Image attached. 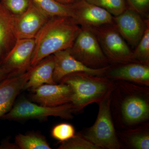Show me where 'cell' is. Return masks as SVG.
<instances>
[{"instance_id": "6da1fadb", "label": "cell", "mask_w": 149, "mask_h": 149, "mask_svg": "<svg viewBox=\"0 0 149 149\" xmlns=\"http://www.w3.org/2000/svg\"><path fill=\"white\" fill-rule=\"evenodd\" d=\"M113 80L111 109L116 128L124 130L148 123V86Z\"/></svg>"}, {"instance_id": "7a4b0ae2", "label": "cell", "mask_w": 149, "mask_h": 149, "mask_svg": "<svg viewBox=\"0 0 149 149\" xmlns=\"http://www.w3.org/2000/svg\"><path fill=\"white\" fill-rule=\"evenodd\" d=\"M81 29L72 17H51L35 37L31 66L58 51L71 48Z\"/></svg>"}, {"instance_id": "3957f363", "label": "cell", "mask_w": 149, "mask_h": 149, "mask_svg": "<svg viewBox=\"0 0 149 149\" xmlns=\"http://www.w3.org/2000/svg\"><path fill=\"white\" fill-rule=\"evenodd\" d=\"M67 84L73 92L71 103L74 113L81 112L90 104H98L113 90L114 80L105 76L84 72H73L63 77L59 83Z\"/></svg>"}, {"instance_id": "277c9868", "label": "cell", "mask_w": 149, "mask_h": 149, "mask_svg": "<svg viewBox=\"0 0 149 149\" xmlns=\"http://www.w3.org/2000/svg\"><path fill=\"white\" fill-rule=\"evenodd\" d=\"M112 92L98 104V113L94 124L80 132L85 139L99 149L122 148L111 114Z\"/></svg>"}, {"instance_id": "5b68a950", "label": "cell", "mask_w": 149, "mask_h": 149, "mask_svg": "<svg viewBox=\"0 0 149 149\" xmlns=\"http://www.w3.org/2000/svg\"><path fill=\"white\" fill-rule=\"evenodd\" d=\"M68 49L74 58L90 68L98 69L109 65L108 60L90 28L82 27L72 47Z\"/></svg>"}, {"instance_id": "8992f818", "label": "cell", "mask_w": 149, "mask_h": 149, "mask_svg": "<svg viewBox=\"0 0 149 149\" xmlns=\"http://www.w3.org/2000/svg\"><path fill=\"white\" fill-rule=\"evenodd\" d=\"M90 29L100 43L103 52L109 61L113 63L134 62L133 52L116 28L107 25Z\"/></svg>"}, {"instance_id": "52a82bcc", "label": "cell", "mask_w": 149, "mask_h": 149, "mask_svg": "<svg viewBox=\"0 0 149 149\" xmlns=\"http://www.w3.org/2000/svg\"><path fill=\"white\" fill-rule=\"evenodd\" d=\"M74 113V108L71 103L58 106L48 107L24 100L18 102L1 119L17 120L54 116L70 119L73 118L72 114Z\"/></svg>"}, {"instance_id": "ba28073f", "label": "cell", "mask_w": 149, "mask_h": 149, "mask_svg": "<svg viewBox=\"0 0 149 149\" xmlns=\"http://www.w3.org/2000/svg\"><path fill=\"white\" fill-rule=\"evenodd\" d=\"M70 6L72 18L83 28H94L113 23V17L109 12L85 0Z\"/></svg>"}, {"instance_id": "9c48e42d", "label": "cell", "mask_w": 149, "mask_h": 149, "mask_svg": "<svg viewBox=\"0 0 149 149\" xmlns=\"http://www.w3.org/2000/svg\"><path fill=\"white\" fill-rule=\"evenodd\" d=\"M35 45V38L17 40L0 62V66L11 70L15 75L26 72L32 67L31 60Z\"/></svg>"}, {"instance_id": "30bf717a", "label": "cell", "mask_w": 149, "mask_h": 149, "mask_svg": "<svg viewBox=\"0 0 149 149\" xmlns=\"http://www.w3.org/2000/svg\"><path fill=\"white\" fill-rule=\"evenodd\" d=\"M50 17L30 0L28 8L16 16V36L17 40L35 38Z\"/></svg>"}, {"instance_id": "8fae6325", "label": "cell", "mask_w": 149, "mask_h": 149, "mask_svg": "<svg viewBox=\"0 0 149 149\" xmlns=\"http://www.w3.org/2000/svg\"><path fill=\"white\" fill-rule=\"evenodd\" d=\"M54 68V81L58 84L66 75L73 72H84L98 76H105L109 65L98 69L86 66L70 54L69 49L58 51L53 54Z\"/></svg>"}, {"instance_id": "7c38bea8", "label": "cell", "mask_w": 149, "mask_h": 149, "mask_svg": "<svg viewBox=\"0 0 149 149\" xmlns=\"http://www.w3.org/2000/svg\"><path fill=\"white\" fill-rule=\"evenodd\" d=\"M32 91V100L45 107H56L71 103L73 97L70 86L62 83L44 84Z\"/></svg>"}, {"instance_id": "4fadbf2b", "label": "cell", "mask_w": 149, "mask_h": 149, "mask_svg": "<svg viewBox=\"0 0 149 149\" xmlns=\"http://www.w3.org/2000/svg\"><path fill=\"white\" fill-rule=\"evenodd\" d=\"M109 65L105 76L113 80H123L149 87V64L136 62Z\"/></svg>"}, {"instance_id": "5bb4252c", "label": "cell", "mask_w": 149, "mask_h": 149, "mask_svg": "<svg viewBox=\"0 0 149 149\" xmlns=\"http://www.w3.org/2000/svg\"><path fill=\"white\" fill-rule=\"evenodd\" d=\"M33 67L26 72L10 76L0 82V119L13 106L16 97L29 80Z\"/></svg>"}, {"instance_id": "9a60e30c", "label": "cell", "mask_w": 149, "mask_h": 149, "mask_svg": "<svg viewBox=\"0 0 149 149\" xmlns=\"http://www.w3.org/2000/svg\"><path fill=\"white\" fill-rule=\"evenodd\" d=\"M114 20L116 29L123 39L132 45H137L146 29L143 21L138 13L131 8L126 9Z\"/></svg>"}, {"instance_id": "2e32d148", "label": "cell", "mask_w": 149, "mask_h": 149, "mask_svg": "<svg viewBox=\"0 0 149 149\" xmlns=\"http://www.w3.org/2000/svg\"><path fill=\"white\" fill-rule=\"evenodd\" d=\"M16 16L0 2V62L17 41Z\"/></svg>"}, {"instance_id": "e0dca14e", "label": "cell", "mask_w": 149, "mask_h": 149, "mask_svg": "<svg viewBox=\"0 0 149 149\" xmlns=\"http://www.w3.org/2000/svg\"><path fill=\"white\" fill-rule=\"evenodd\" d=\"M122 148L149 149V123L135 128L116 130Z\"/></svg>"}, {"instance_id": "ac0fdd59", "label": "cell", "mask_w": 149, "mask_h": 149, "mask_svg": "<svg viewBox=\"0 0 149 149\" xmlns=\"http://www.w3.org/2000/svg\"><path fill=\"white\" fill-rule=\"evenodd\" d=\"M54 58L53 54L48 56L33 67L29 80L23 90H32L44 84H57L53 78Z\"/></svg>"}, {"instance_id": "d6986e66", "label": "cell", "mask_w": 149, "mask_h": 149, "mask_svg": "<svg viewBox=\"0 0 149 149\" xmlns=\"http://www.w3.org/2000/svg\"><path fill=\"white\" fill-rule=\"evenodd\" d=\"M50 17H72L70 4H64L56 0H31Z\"/></svg>"}, {"instance_id": "ffe728a7", "label": "cell", "mask_w": 149, "mask_h": 149, "mask_svg": "<svg viewBox=\"0 0 149 149\" xmlns=\"http://www.w3.org/2000/svg\"><path fill=\"white\" fill-rule=\"evenodd\" d=\"M15 141L18 149H52L44 136L39 134H18L15 136Z\"/></svg>"}, {"instance_id": "44dd1931", "label": "cell", "mask_w": 149, "mask_h": 149, "mask_svg": "<svg viewBox=\"0 0 149 149\" xmlns=\"http://www.w3.org/2000/svg\"><path fill=\"white\" fill-rule=\"evenodd\" d=\"M133 60L136 62L149 64V28L147 25L143 37L134 52Z\"/></svg>"}, {"instance_id": "7402d4cb", "label": "cell", "mask_w": 149, "mask_h": 149, "mask_svg": "<svg viewBox=\"0 0 149 149\" xmlns=\"http://www.w3.org/2000/svg\"><path fill=\"white\" fill-rule=\"evenodd\" d=\"M117 16L126 9L125 0H85Z\"/></svg>"}, {"instance_id": "603a6c76", "label": "cell", "mask_w": 149, "mask_h": 149, "mask_svg": "<svg viewBox=\"0 0 149 149\" xmlns=\"http://www.w3.org/2000/svg\"><path fill=\"white\" fill-rule=\"evenodd\" d=\"M58 149H99L93 143L88 141L80 132L75 133L72 138L60 143Z\"/></svg>"}, {"instance_id": "cb8c5ba5", "label": "cell", "mask_w": 149, "mask_h": 149, "mask_svg": "<svg viewBox=\"0 0 149 149\" xmlns=\"http://www.w3.org/2000/svg\"><path fill=\"white\" fill-rule=\"evenodd\" d=\"M51 134L53 138L60 143L72 138L75 134V130L71 124L61 123L54 126L52 129Z\"/></svg>"}, {"instance_id": "d4e9b609", "label": "cell", "mask_w": 149, "mask_h": 149, "mask_svg": "<svg viewBox=\"0 0 149 149\" xmlns=\"http://www.w3.org/2000/svg\"><path fill=\"white\" fill-rule=\"evenodd\" d=\"M30 0H1L7 9L16 16L20 15L28 8Z\"/></svg>"}, {"instance_id": "484cf974", "label": "cell", "mask_w": 149, "mask_h": 149, "mask_svg": "<svg viewBox=\"0 0 149 149\" xmlns=\"http://www.w3.org/2000/svg\"><path fill=\"white\" fill-rule=\"evenodd\" d=\"M131 9L136 13L144 14L148 8L149 0H127Z\"/></svg>"}, {"instance_id": "4316f807", "label": "cell", "mask_w": 149, "mask_h": 149, "mask_svg": "<svg viewBox=\"0 0 149 149\" xmlns=\"http://www.w3.org/2000/svg\"><path fill=\"white\" fill-rule=\"evenodd\" d=\"M15 75L11 70L6 67L0 66V82L7 77Z\"/></svg>"}, {"instance_id": "83f0119b", "label": "cell", "mask_w": 149, "mask_h": 149, "mask_svg": "<svg viewBox=\"0 0 149 149\" xmlns=\"http://www.w3.org/2000/svg\"><path fill=\"white\" fill-rule=\"evenodd\" d=\"M56 1L64 4H69L71 2L72 0H56Z\"/></svg>"}]
</instances>
